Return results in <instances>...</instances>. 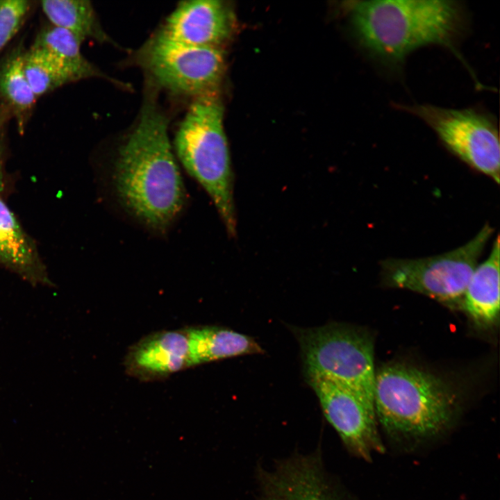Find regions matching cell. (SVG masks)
Returning a JSON list of instances; mask_svg holds the SVG:
<instances>
[{
  "mask_svg": "<svg viewBox=\"0 0 500 500\" xmlns=\"http://www.w3.org/2000/svg\"><path fill=\"white\" fill-rule=\"evenodd\" d=\"M119 200L140 222L165 232L181 212L186 191L167 133V121L147 103L120 146L113 172Z\"/></svg>",
  "mask_w": 500,
  "mask_h": 500,
  "instance_id": "6da1fadb",
  "label": "cell"
},
{
  "mask_svg": "<svg viewBox=\"0 0 500 500\" xmlns=\"http://www.w3.org/2000/svg\"><path fill=\"white\" fill-rule=\"evenodd\" d=\"M465 22V11L455 1H361L351 9L360 44L374 58L394 67L413 51L431 44L458 56L456 45Z\"/></svg>",
  "mask_w": 500,
  "mask_h": 500,
  "instance_id": "7a4b0ae2",
  "label": "cell"
},
{
  "mask_svg": "<svg viewBox=\"0 0 500 500\" xmlns=\"http://www.w3.org/2000/svg\"><path fill=\"white\" fill-rule=\"evenodd\" d=\"M456 397L440 378L401 364L381 367L375 376L376 416L390 434L433 436L451 421Z\"/></svg>",
  "mask_w": 500,
  "mask_h": 500,
  "instance_id": "3957f363",
  "label": "cell"
},
{
  "mask_svg": "<svg viewBox=\"0 0 500 500\" xmlns=\"http://www.w3.org/2000/svg\"><path fill=\"white\" fill-rule=\"evenodd\" d=\"M178 160L206 191L229 235L236 230L233 178L223 128V108L217 95L197 97L174 139Z\"/></svg>",
  "mask_w": 500,
  "mask_h": 500,
  "instance_id": "277c9868",
  "label": "cell"
},
{
  "mask_svg": "<svg viewBox=\"0 0 500 500\" xmlns=\"http://www.w3.org/2000/svg\"><path fill=\"white\" fill-rule=\"evenodd\" d=\"M297 335L307 376H320L350 390L375 412L374 344L367 333L331 324L299 329Z\"/></svg>",
  "mask_w": 500,
  "mask_h": 500,
  "instance_id": "5b68a950",
  "label": "cell"
},
{
  "mask_svg": "<svg viewBox=\"0 0 500 500\" xmlns=\"http://www.w3.org/2000/svg\"><path fill=\"white\" fill-rule=\"evenodd\" d=\"M493 231L485 224L468 242L440 255L385 260L381 262L383 281L389 287L409 290L462 309L466 288Z\"/></svg>",
  "mask_w": 500,
  "mask_h": 500,
  "instance_id": "8992f818",
  "label": "cell"
},
{
  "mask_svg": "<svg viewBox=\"0 0 500 500\" xmlns=\"http://www.w3.org/2000/svg\"><path fill=\"white\" fill-rule=\"evenodd\" d=\"M396 107L420 118L453 154L499 183V128L489 112L474 108L453 109L431 104Z\"/></svg>",
  "mask_w": 500,
  "mask_h": 500,
  "instance_id": "52a82bcc",
  "label": "cell"
},
{
  "mask_svg": "<svg viewBox=\"0 0 500 500\" xmlns=\"http://www.w3.org/2000/svg\"><path fill=\"white\" fill-rule=\"evenodd\" d=\"M142 62L162 86L196 97L213 93L225 68L220 47L185 44L160 33L145 47Z\"/></svg>",
  "mask_w": 500,
  "mask_h": 500,
  "instance_id": "ba28073f",
  "label": "cell"
},
{
  "mask_svg": "<svg viewBox=\"0 0 500 500\" xmlns=\"http://www.w3.org/2000/svg\"><path fill=\"white\" fill-rule=\"evenodd\" d=\"M307 378L326 419L351 453L369 460L373 453L384 451L374 411L350 390L328 379L317 376Z\"/></svg>",
  "mask_w": 500,
  "mask_h": 500,
  "instance_id": "9c48e42d",
  "label": "cell"
},
{
  "mask_svg": "<svg viewBox=\"0 0 500 500\" xmlns=\"http://www.w3.org/2000/svg\"><path fill=\"white\" fill-rule=\"evenodd\" d=\"M261 500H340L321 456H292L271 471H258Z\"/></svg>",
  "mask_w": 500,
  "mask_h": 500,
  "instance_id": "30bf717a",
  "label": "cell"
},
{
  "mask_svg": "<svg viewBox=\"0 0 500 500\" xmlns=\"http://www.w3.org/2000/svg\"><path fill=\"white\" fill-rule=\"evenodd\" d=\"M232 28L231 14L224 2L193 0L176 7L160 34L185 44L219 47L230 36Z\"/></svg>",
  "mask_w": 500,
  "mask_h": 500,
  "instance_id": "8fae6325",
  "label": "cell"
},
{
  "mask_svg": "<svg viewBox=\"0 0 500 500\" xmlns=\"http://www.w3.org/2000/svg\"><path fill=\"white\" fill-rule=\"evenodd\" d=\"M184 328L149 334L133 344L124 360L126 372L142 381L161 380L189 367Z\"/></svg>",
  "mask_w": 500,
  "mask_h": 500,
  "instance_id": "7c38bea8",
  "label": "cell"
},
{
  "mask_svg": "<svg viewBox=\"0 0 500 500\" xmlns=\"http://www.w3.org/2000/svg\"><path fill=\"white\" fill-rule=\"evenodd\" d=\"M188 339L189 367L242 355L262 353L251 337L215 326L184 328Z\"/></svg>",
  "mask_w": 500,
  "mask_h": 500,
  "instance_id": "4fadbf2b",
  "label": "cell"
},
{
  "mask_svg": "<svg viewBox=\"0 0 500 500\" xmlns=\"http://www.w3.org/2000/svg\"><path fill=\"white\" fill-rule=\"evenodd\" d=\"M499 236L488 258L478 265L466 288L462 310L478 324H494L499 314Z\"/></svg>",
  "mask_w": 500,
  "mask_h": 500,
  "instance_id": "5bb4252c",
  "label": "cell"
},
{
  "mask_svg": "<svg viewBox=\"0 0 500 500\" xmlns=\"http://www.w3.org/2000/svg\"><path fill=\"white\" fill-rule=\"evenodd\" d=\"M0 265L32 282H49L33 244L1 195Z\"/></svg>",
  "mask_w": 500,
  "mask_h": 500,
  "instance_id": "9a60e30c",
  "label": "cell"
},
{
  "mask_svg": "<svg viewBox=\"0 0 500 500\" xmlns=\"http://www.w3.org/2000/svg\"><path fill=\"white\" fill-rule=\"evenodd\" d=\"M25 51L20 47L10 52L0 64V99L14 117L18 130L23 133L37 98L23 69Z\"/></svg>",
  "mask_w": 500,
  "mask_h": 500,
  "instance_id": "2e32d148",
  "label": "cell"
},
{
  "mask_svg": "<svg viewBox=\"0 0 500 500\" xmlns=\"http://www.w3.org/2000/svg\"><path fill=\"white\" fill-rule=\"evenodd\" d=\"M81 41L69 31L51 24L37 35L31 48L40 51L68 72L76 81L101 76L81 51Z\"/></svg>",
  "mask_w": 500,
  "mask_h": 500,
  "instance_id": "e0dca14e",
  "label": "cell"
},
{
  "mask_svg": "<svg viewBox=\"0 0 500 500\" xmlns=\"http://www.w3.org/2000/svg\"><path fill=\"white\" fill-rule=\"evenodd\" d=\"M41 8L51 25L69 31L81 42L88 38L100 42L107 39L89 1L46 0L41 1Z\"/></svg>",
  "mask_w": 500,
  "mask_h": 500,
  "instance_id": "ac0fdd59",
  "label": "cell"
},
{
  "mask_svg": "<svg viewBox=\"0 0 500 500\" xmlns=\"http://www.w3.org/2000/svg\"><path fill=\"white\" fill-rule=\"evenodd\" d=\"M26 80L38 99L64 85L75 82L65 69L43 53L30 48L23 56Z\"/></svg>",
  "mask_w": 500,
  "mask_h": 500,
  "instance_id": "d6986e66",
  "label": "cell"
},
{
  "mask_svg": "<svg viewBox=\"0 0 500 500\" xmlns=\"http://www.w3.org/2000/svg\"><path fill=\"white\" fill-rule=\"evenodd\" d=\"M31 8L27 0L0 1V51L22 28Z\"/></svg>",
  "mask_w": 500,
  "mask_h": 500,
  "instance_id": "ffe728a7",
  "label": "cell"
},
{
  "mask_svg": "<svg viewBox=\"0 0 500 500\" xmlns=\"http://www.w3.org/2000/svg\"><path fill=\"white\" fill-rule=\"evenodd\" d=\"M10 116L8 110L2 105H0V131L8 117Z\"/></svg>",
  "mask_w": 500,
  "mask_h": 500,
  "instance_id": "44dd1931",
  "label": "cell"
}]
</instances>
